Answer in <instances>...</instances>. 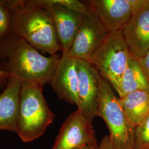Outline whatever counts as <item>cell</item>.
<instances>
[{"mask_svg": "<svg viewBox=\"0 0 149 149\" xmlns=\"http://www.w3.org/2000/svg\"><path fill=\"white\" fill-rule=\"evenodd\" d=\"M11 33L50 56L61 51L53 23L41 0H7Z\"/></svg>", "mask_w": 149, "mask_h": 149, "instance_id": "6da1fadb", "label": "cell"}, {"mask_svg": "<svg viewBox=\"0 0 149 149\" xmlns=\"http://www.w3.org/2000/svg\"><path fill=\"white\" fill-rule=\"evenodd\" d=\"M61 55L45 56L26 41L10 33L0 40V70L21 82H50Z\"/></svg>", "mask_w": 149, "mask_h": 149, "instance_id": "7a4b0ae2", "label": "cell"}, {"mask_svg": "<svg viewBox=\"0 0 149 149\" xmlns=\"http://www.w3.org/2000/svg\"><path fill=\"white\" fill-rule=\"evenodd\" d=\"M43 86L32 81L22 82L16 133L25 143L42 136L55 118L43 96Z\"/></svg>", "mask_w": 149, "mask_h": 149, "instance_id": "3957f363", "label": "cell"}, {"mask_svg": "<svg viewBox=\"0 0 149 149\" xmlns=\"http://www.w3.org/2000/svg\"><path fill=\"white\" fill-rule=\"evenodd\" d=\"M98 82L99 101L98 116L109 129L114 149H133L135 128L128 123L111 84L95 69Z\"/></svg>", "mask_w": 149, "mask_h": 149, "instance_id": "277c9868", "label": "cell"}, {"mask_svg": "<svg viewBox=\"0 0 149 149\" xmlns=\"http://www.w3.org/2000/svg\"><path fill=\"white\" fill-rule=\"evenodd\" d=\"M132 56L120 30L109 33L88 62L117 92Z\"/></svg>", "mask_w": 149, "mask_h": 149, "instance_id": "5b68a950", "label": "cell"}, {"mask_svg": "<svg viewBox=\"0 0 149 149\" xmlns=\"http://www.w3.org/2000/svg\"><path fill=\"white\" fill-rule=\"evenodd\" d=\"M146 0H91L86 1L108 33L122 30L134 12Z\"/></svg>", "mask_w": 149, "mask_h": 149, "instance_id": "8992f818", "label": "cell"}, {"mask_svg": "<svg viewBox=\"0 0 149 149\" xmlns=\"http://www.w3.org/2000/svg\"><path fill=\"white\" fill-rule=\"evenodd\" d=\"M97 144L92 123L77 108L64 121L52 149H78Z\"/></svg>", "mask_w": 149, "mask_h": 149, "instance_id": "52a82bcc", "label": "cell"}, {"mask_svg": "<svg viewBox=\"0 0 149 149\" xmlns=\"http://www.w3.org/2000/svg\"><path fill=\"white\" fill-rule=\"evenodd\" d=\"M104 27L93 13L84 16L68 54L88 61L108 35Z\"/></svg>", "mask_w": 149, "mask_h": 149, "instance_id": "ba28073f", "label": "cell"}, {"mask_svg": "<svg viewBox=\"0 0 149 149\" xmlns=\"http://www.w3.org/2000/svg\"><path fill=\"white\" fill-rule=\"evenodd\" d=\"M52 18L62 54L69 51L84 15L56 3L54 0H41Z\"/></svg>", "mask_w": 149, "mask_h": 149, "instance_id": "9c48e42d", "label": "cell"}, {"mask_svg": "<svg viewBox=\"0 0 149 149\" xmlns=\"http://www.w3.org/2000/svg\"><path fill=\"white\" fill-rule=\"evenodd\" d=\"M49 84L59 100L78 107L77 59L61 54Z\"/></svg>", "mask_w": 149, "mask_h": 149, "instance_id": "30bf717a", "label": "cell"}, {"mask_svg": "<svg viewBox=\"0 0 149 149\" xmlns=\"http://www.w3.org/2000/svg\"><path fill=\"white\" fill-rule=\"evenodd\" d=\"M122 32L134 58H141L149 52V0L134 12Z\"/></svg>", "mask_w": 149, "mask_h": 149, "instance_id": "8fae6325", "label": "cell"}, {"mask_svg": "<svg viewBox=\"0 0 149 149\" xmlns=\"http://www.w3.org/2000/svg\"><path fill=\"white\" fill-rule=\"evenodd\" d=\"M79 106L77 108L90 122L98 116L99 92L95 69L88 61L77 59Z\"/></svg>", "mask_w": 149, "mask_h": 149, "instance_id": "7c38bea8", "label": "cell"}, {"mask_svg": "<svg viewBox=\"0 0 149 149\" xmlns=\"http://www.w3.org/2000/svg\"><path fill=\"white\" fill-rule=\"evenodd\" d=\"M22 82L10 76L8 84L0 94V130L17 133Z\"/></svg>", "mask_w": 149, "mask_h": 149, "instance_id": "4fadbf2b", "label": "cell"}, {"mask_svg": "<svg viewBox=\"0 0 149 149\" xmlns=\"http://www.w3.org/2000/svg\"><path fill=\"white\" fill-rule=\"evenodd\" d=\"M119 100L128 123L135 129L149 114V90L137 91Z\"/></svg>", "mask_w": 149, "mask_h": 149, "instance_id": "5bb4252c", "label": "cell"}, {"mask_svg": "<svg viewBox=\"0 0 149 149\" xmlns=\"http://www.w3.org/2000/svg\"><path fill=\"white\" fill-rule=\"evenodd\" d=\"M149 90V83L138 60L132 56L120 81L117 93L119 98L137 91Z\"/></svg>", "mask_w": 149, "mask_h": 149, "instance_id": "9a60e30c", "label": "cell"}, {"mask_svg": "<svg viewBox=\"0 0 149 149\" xmlns=\"http://www.w3.org/2000/svg\"><path fill=\"white\" fill-rule=\"evenodd\" d=\"M149 149V114L135 129L133 149Z\"/></svg>", "mask_w": 149, "mask_h": 149, "instance_id": "2e32d148", "label": "cell"}, {"mask_svg": "<svg viewBox=\"0 0 149 149\" xmlns=\"http://www.w3.org/2000/svg\"><path fill=\"white\" fill-rule=\"evenodd\" d=\"M11 33L10 10L6 0H0V40Z\"/></svg>", "mask_w": 149, "mask_h": 149, "instance_id": "e0dca14e", "label": "cell"}, {"mask_svg": "<svg viewBox=\"0 0 149 149\" xmlns=\"http://www.w3.org/2000/svg\"><path fill=\"white\" fill-rule=\"evenodd\" d=\"M136 59L149 83V51L143 58Z\"/></svg>", "mask_w": 149, "mask_h": 149, "instance_id": "ac0fdd59", "label": "cell"}, {"mask_svg": "<svg viewBox=\"0 0 149 149\" xmlns=\"http://www.w3.org/2000/svg\"><path fill=\"white\" fill-rule=\"evenodd\" d=\"M98 147L99 149H114L110 136L107 135L102 139Z\"/></svg>", "mask_w": 149, "mask_h": 149, "instance_id": "d6986e66", "label": "cell"}, {"mask_svg": "<svg viewBox=\"0 0 149 149\" xmlns=\"http://www.w3.org/2000/svg\"><path fill=\"white\" fill-rule=\"evenodd\" d=\"M10 75L0 70V91H3L7 85Z\"/></svg>", "mask_w": 149, "mask_h": 149, "instance_id": "ffe728a7", "label": "cell"}, {"mask_svg": "<svg viewBox=\"0 0 149 149\" xmlns=\"http://www.w3.org/2000/svg\"><path fill=\"white\" fill-rule=\"evenodd\" d=\"M78 149H99V147H98V145L97 144L95 145H93L86 146L81 148Z\"/></svg>", "mask_w": 149, "mask_h": 149, "instance_id": "44dd1931", "label": "cell"}, {"mask_svg": "<svg viewBox=\"0 0 149 149\" xmlns=\"http://www.w3.org/2000/svg\"></svg>", "mask_w": 149, "mask_h": 149, "instance_id": "7402d4cb", "label": "cell"}]
</instances>
